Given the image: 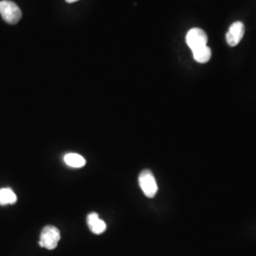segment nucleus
I'll list each match as a JSON object with an SVG mask.
<instances>
[{
  "label": "nucleus",
  "mask_w": 256,
  "mask_h": 256,
  "mask_svg": "<svg viewBox=\"0 0 256 256\" xmlns=\"http://www.w3.org/2000/svg\"><path fill=\"white\" fill-rule=\"evenodd\" d=\"M68 3H74V2H76V1H78V0H66Z\"/></svg>",
  "instance_id": "obj_10"
},
{
  "label": "nucleus",
  "mask_w": 256,
  "mask_h": 256,
  "mask_svg": "<svg viewBox=\"0 0 256 256\" xmlns=\"http://www.w3.org/2000/svg\"><path fill=\"white\" fill-rule=\"evenodd\" d=\"M207 42L208 36L206 32L198 28H191L186 36V43L192 52L202 46H207Z\"/></svg>",
  "instance_id": "obj_4"
},
{
  "label": "nucleus",
  "mask_w": 256,
  "mask_h": 256,
  "mask_svg": "<svg viewBox=\"0 0 256 256\" xmlns=\"http://www.w3.org/2000/svg\"><path fill=\"white\" fill-rule=\"evenodd\" d=\"M244 34H245V27L242 22L238 21L232 23L226 34V40L229 46H238L239 42L244 36Z\"/></svg>",
  "instance_id": "obj_5"
},
{
  "label": "nucleus",
  "mask_w": 256,
  "mask_h": 256,
  "mask_svg": "<svg viewBox=\"0 0 256 256\" xmlns=\"http://www.w3.org/2000/svg\"><path fill=\"white\" fill-rule=\"evenodd\" d=\"M66 164L74 168H82L86 165V160L82 156L76 153H68L64 156Z\"/></svg>",
  "instance_id": "obj_7"
},
{
  "label": "nucleus",
  "mask_w": 256,
  "mask_h": 256,
  "mask_svg": "<svg viewBox=\"0 0 256 256\" xmlns=\"http://www.w3.org/2000/svg\"><path fill=\"white\" fill-rule=\"evenodd\" d=\"M60 238L61 236L59 230L54 226L48 225L41 230L39 245L42 248H46L48 250H54L58 246Z\"/></svg>",
  "instance_id": "obj_2"
},
{
  "label": "nucleus",
  "mask_w": 256,
  "mask_h": 256,
  "mask_svg": "<svg viewBox=\"0 0 256 256\" xmlns=\"http://www.w3.org/2000/svg\"><path fill=\"white\" fill-rule=\"evenodd\" d=\"M192 56L198 63L204 64L210 60L212 57V50L208 46H202L200 48L192 50Z\"/></svg>",
  "instance_id": "obj_8"
},
{
  "label": "nucleus",
  "mask_w": 256,
  "mask_h": 256,
  "mask_svg": "<svg viewBox=\"0 0 256 256\" xmlns=\"http://www.w3.org/2000/svg\"><path fill=\"white\" fill-rule=\"evenodd\" d=\"M138 184L147 198H152L158 192V184L155 176L150 170H144L138 176Z\"/></svg>",
  "instance_id": "obj_3"
},
{
  "label": "nucleus",
  "mask_w": 256,
  "mask_h": 256,
  "mask_svg": "<svg viewBox=\"0 0 256 256\" xmlns=\"http://www.w3.org/2000/svg\"><path fill=\"white\" fill-rule=\"evenodd\" d=\"M18 202V196L10 188L0 189V205L14 204Z\"/></svg>",
  "instance_id": "obj_9"
},
{
  "label": "nucleus",
  "mask_w": 256,
  "mask_h": 256,
  "mask_svg": "<svg viewBox=\"0 0 256 256\" xmlns=\"http://www.w3.org/2000/svg\"><path fill=\"white\" fill-rule=\"evenodd\" d=\"M88 225L93 234H102L106 230V224L104 220L99 218L97 212H92L88 216Z\"/></svg>",
  "instance_id": "obj_6"
},
{
  "label": "nucleus",
  "mask_w": 256,
  "mask_h": 256,
  "mask_svg": "<svg viewBox=\"0 0 256 256\" xmlns=\"http://www.w3.org/2000/svg\"><path fill=\"white\" fill-rule=\"evenodd\" d=\"M0 14L8 24H16L22 18V12L18 6L9 0L0 1Z\"/></svg>",
  "instance_id": "obj_1"
}]
</instances>
